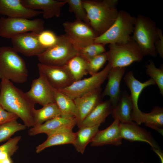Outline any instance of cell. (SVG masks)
<instances>
[{
    "instance_id": "14",
    "label": "cell",
    "mask_w": 163,
    "mask_h": 163,
    "mask_svg": "<svg viewBox=\"0 0 163 163\" xmlns=\"http://www.w3.org/2000/svg\"><path fill=\"white\" fill-rule=\"evenodd\" d=\"M38 34L28 32L12 37L11 38L12 48L17 53L25 56H38L46 50L38 41Z\"/></svg>"
},
{
    "instance_id": "9",
    "label": "cell",
    "mask_w": 163,
    "mask_h": 163,
    "mask_svg": "<svg viewBox=\"0 0 163 163\" xmlns=\"http://www.w3.org/2000/svg\"><path fill=\"white\" fill-rule=\"evenodd\" d=\"M112 68L108 63L103 69L95 74L74 82L68 87L58 90L73 100L95 91L101 88Z\"/></svg>"
},
{
    "instance_id": "5",
    "label": "cell",
    "mask_w": 163,
    "mask_h": 163,
    "mask_svg": "<svg viewBox=\"0 0 163 163\" xmlns=\"http://www.w3.org/2000/svg\"><path fill=\"white\" fill-rule=\"evenodd\" d=\"M80 48L66 34L58 36L56 43L37 56L40 63L46 65L63 66L78 55Z\"/></svg>"
},
{
    "instance_id": "22",
    "label": "cell",
    "mask_w": 163,
    "mask_h": 163,
    "mask_svg": "<svg viewBox=\"0 0 163 163\" xmlns=\"http://www.w3.org/2000/svg\"><path fill=\"white\" fill-rule=\"evenodd\" d=\"M113 109L112 103L109 99L101 101L85 118L78 128L100 125L104 122L106 118L111 114Z\"/></svg>"
},
{
    "instance_id": "1",
    "label": "cell",
    "mask_w": 163,
    "mask_h": 163,
    "mask_svg": "<svg viewBox=\"0 0 163 163\" xmlns=\"http://www.w3.org/2000/svg\"><path fill=\"white\" fill-rule=\"evenodd\" d=\"M0 104L6 110L21 119L26 127L34 126L35 104L25 93L6 79L1 80L0 83Z\"/></svg>"
},
{
    "instance_id": "8",
    "label": "cell",
    "mask_w": 163,
    "mask_h": 163,
    "mask_svg": "<svg viewBox=\"0 0 163 163\" xmlns=\"http://www.w3.org/2000/svg\"><path fill=\"white\" fill-rule=\"evenodd\" d=\"M44 22L40 19L29 20L23 18H0V36L11 38L28 32L39 34L44 30Z\"/></svg>"
},
{
    "instance_id": "16",
    "label": "cell",
    "mask_w": 163,
    "mask_h": 163,
    "mask_svg": "<svg viewBox=\"0 0 163 163\" xmlns=\"http://www.w3.org/2000/svg\"><path fill=\"white\" fill-rule=\"evenodd\" d=\"M76 124L75 117L66 118L59 116L44 123L32 127L28 131L30 136L39 134H46L47 137L57 132L66 129H72Z\"/></svg>"
},
{
    "instance_id": "15",
    "label": "cell",
    "mask_w": 163,
    "mask_h": 163,
    "mask_svg": "<svg viewBox=\"0 0 163 163\" xmlns=\"http://www.w3.org/2000/svg\"><path fill=\"white\" fill-rule=\"evenodd\" d=\"M120 131L122 139L131 142H145L149 145L152 148L160 149L151 133L133 121L120 123Z\"/></svg>"
},
{
    "instance_id": "24",
    "label": "cell",
    "mask_w": 163,
    "mask_h": 163,
    "mask_svg": "<svg viewBox=\"0 0 163 163\" xmlns=\"http://www.w3.org/2000/svg\"><path fill=\"white\" fill-rule=\"evenodd\" d=\"M75 137V133L72 129H66L55 133L47 137L46 141L36 148V152L39 153L45 149L52 146L73 144Z\"/></svg>"
},
{
    "instance_id": "36",
    "label": "cell",
    "mask_w": 163,
    "mask_h": 163,
    "mask_svg": "<svg viewBox=\"0 0 163 163\" xmlns=\"http://www.w3.org/2000/svg\"><path fill=\"white\" fill-rule=\"evenodd\" d=\"M21 139V136H17L10 139L7 142L0 145V153L6 152L11 156H12L18 149V144Z\"/></svg>"
},
{
    "instance_id": "23",
    "label": "cell",
    "mask_w": 163,
    "mask_h": 163,
    "mask_svg": "<svg viewBox=\"0 0 163 163\" xmlns=\"http://www.w3.org/2000/svg\"><path fill=\"white\" fill-rule=\"evenodd\" d=\"M133 105L130 95L126 91L121 94L116 106L113 108L111 114L114 119L121 123L132 121L131 115Z\"/></svg>"
},
{
    "instance_id": "34",
    "label": "cell",
    "mask_w": 163,
    "mask_h": 163,
    "mask_svg": "<svg viewBox=\"0 0 163 163\" xmlns=\"http://www.w3.org/2000/svg\"><path fill=\"white\" fill-rule=\"evenodd\" d=\"M107 61L106 52L91 58L87 62L88 73L91 75L97 73Z\"/></svg>"
},
{
    "instance_id": "10",
    "label": "cell",
    "mask_w": 163,
    "mask_h": 163,
    "mask_svg": "<svg viewBox=\"0 0 163 163\" xmlns=\"http://www.w3.org/2000/svg\"><path fill=\"white\" fill-rule=\"evenodd\" d=\"M63 26L65 34L80 48L94 43L97 37L89 24L78 19L72 22H65Z\"/></svg>"
},
{
    "instance_id": "21",
    "label": "cell",
    "mask_w": 163,
    "mask_h": 163,
    "mask_svg": "<svg viewBox=\"0 0 163 163\" xmlns=\"http://www.w3.org/2000/svg\"><path fill=\"white\" fill-rule=\"evenodd\" d=\"M22 4L29 8L42 10L43 17L48 19L59 17L62 7L67 4L66 0H21Z\"/></svg>"
},
{
    "instance_id": "25",
    "label": "cell",
    "mask_w": 163,
    "mask_h": 163,
    "mask_svg": "<svg viewBox=\"0 0 163 163\" xmlns=\"http://www.w3.org/2000/svg\"><path fill=\"white\" fill-rule=\"evenodd\" d=\"M100 125L91 126H82L79 128L75 133V137L73 144L79 153L83 154L88 144L91 142L99 130Z\"/></svg>"
},
{
    "instance_id": "38",
    "label": "cell",
    "mask_w": 163,
    "mask_h": 163,
    "mask_svg": "<svg viewBox=\"0 0 163 163\" xmlns=\"http://www.w3.org/2000/svg\"><path fill=\"white\" fill-rule=\"evenodd\" d=\"M155 47L157 54L163 58V35L161 30L157 27V36L155 43Z\"/></svg>"
},
{
    "instance_id": "32",
    "label": "cell",
    "mask_w": 163,
    "mask_h": 163,
    "mask_svg": "<svg viewBox=\"0 0 163 163\" xmlns=\"http://www.w3.org/2000/svg\"><path fill=\"white\" fill-rule=\"evenodd\" d=\"M106 52L105 45L94 43L80 48L78 55L87 62L96 56Z\"/></svg>"
},
{
    "instance_id": "26",
    "label": "cell",
    "mask_w": 163,
    "mask_h": 163,
    "mask_svg": "<svg viewBox=\"0 0 163 163\" xmlns=\"http://www.w3.org/2000/svg\"><path fill=\"white\" fill-rule=\"evenodd\" d=\"M54 96L55 102L60 111L61 116L68 118L75 117L76 110L73 100L55 88Z\"/></svg>"
},
{
    "instance_id": "7",
    "label": "cell",
    "mask_w": 163,
    "mask_h": 163,
    "mask_svg": "<svg viewBox=\"0 0 163 163\" xmlns=\"http://www.w3.org/2000/svg\"><path fill=\"white\" fill-rule=\"evenodd\" d=\"M108 47L107 61L112 68H126L134 62H140L144 56L132 37L126 43L110 44Z\"/></svg>"
},
{
    "instance_id": "27",
    "label": "cell",
    "mask_w": 163,
    "mask_h": 163,
    "mask_svg": "<svg viewBox=\"0 0 163 163\" xmlns=\"http://www.w3.org/2000/svg\"><path fill=\"white\" fill-rule=\"evenodd\" d=\"M142 123L163 134V108L156 106L149 113L142 112Z\"/></svg>"
},
{
    "instance_id": "18",
    "label": "cell",
    "mask_w": 163,
    "mask_h": 163,
    "mask_svg": "<svg viewBox=\"0 0 163 163\" xmlns=\"http://www.w3.org/2000/svg\"><path fill=\"white\" fill-rule=\"evenodd\" d=\"M126 70V68H112L108 73L107 82L102 92V97H109L113 108L116 106L120 96V83Z\"/></svg>"
},
{
    "instance_id": "37",
    "label": "cell",
    "mask_w": 163,
    "mask_h": 163,
    "mask_svg": "<svg viewBox=\"0 0 163 163\" xmlns=\"http://www.w3.org/2000/svg\"><path fill=\"white\" fill-rule=\"evenodd\" d=\"M18 118L14 114L6 110L0 104V125Z\"/></svg>"
},
{
    "instance_id": "3",
    "label": "cell",
    "mask_w": 163,
    "mask_h": 163,
    "mask_svg": "<svg viewBox=\"0 0 163 163\" xmlns=\"http://www.w3.org/2000/svg\"><path fill=\"white\" fill-rule=\"evenodd\" d=\"M12 47H0V79L23 83L27 80L28 72L24 60Z\"/></svg>"
},
{
    "instance_id": "11",
    "label": "cell",
    "mask_w": 163,
    "mask_h": 163,
    "mask_svg": "<svg viewBox=\"0 0 163 163\" xmlns=\"http://www.w3.org/2000/svg\"><path fill=\"white\" fill-rule=\"evenodd\" d=\"M124 79L130 92V97L133 105L131 117L132 121L139 125L142 123V113L139 109L138 103L139 97L143 90L146 87L155 85L154 81L150 78L146 81L141 82L134 76L133 72L130 71L124 76Z\"/></svg>"
},
{
    "instance_id": "12",
    "label": "cell",
    "mask_w": 163,
    "mask_h": 163,
    "mask_svg": "<svg viewBox=\"0 0 163 163\" xmlns=\"http://www.w3.org/2000/svg\"><path fill=\"white\" fill-rule=\"evenodd\" d=\"M37 67L39 73L43 74L51 86L56 89L66 88L74 82L66 65L55 66L39 62Z\"/></svg>"
},
{
    "instance_id": "29",
    "label": "cell",
    "mask_w": 163,
    "mask_h": 163,
    "mask_svg": "<svg viewBox=\"0 0 163 163\" xmlns=\"http://www.w3.org/2000/svg\"><path fill=\"white\" fill-rule=\"evenodd\" d=\"M66 65L74 82L82 79L88 73L87 62L79 55L71 59Z\"/></svg>"
},
{
    "instance_id": "2",
    "label": "cell",
    "mask_w": 163,
    "mask_h": 163,
    "mask_svg": "<svg viewBox=\"0 0 163 163\" xmlns=\"http://www.w3.org/2000/svg\"><path fill=\"white\" fill-rule=\"evenodd\" d=\"M118 0H83L89 24L97 36L106 31L113 24L119 11Z\"/></svg>"
},
{
    "instance_id": "4",
    "label": "cell",
    "mask_w": 163,
    "mask_h": 163,
    "mask_svg": "<svg viewBox=\"0 0 163 163\" xmlns=\"http://www.w3.org/2000/svg\"><path fill=\"white\" fill-rule=\"evenodd\" d=\"M136 21V17L127 11L124 10L119 11L113 24L104 33L97 36L94 43L105 45L127 42L131 39Z\"/></svg>"
},
{
    "instance_id": "13",
    "label": "cell",
    "mask_w": 163,
    "mask_h": 163,
    "mask_svg": "<svg viewBox=\"0 0 163 163\" xmlns=\"http://www.w3.org/2000/svg\"><path fill=\"white\" fill-rule=\"evenodd\" d=\"M54 89L45 76L39 73L38 77L33 80L30 88L25 93L34 104L43 106L55 102Z\"/></svg>"
},
{
    "instance_id": "40",
    "label": "cell",
    "mask_w": 163,
    "mask_h": 163,
    "mask_svg": "<svg viewBox=\"0 0 163 163\" xmlns=\"http://www.w3.org/2000/svg\"><path fill=\"white\" fill-rule=\"evenodd\" d=\"M0 163H13L11 157H8L0 161Z\"/></svg>"
},
{
    "instance_id": "39",
    "label": "cell",
    "mask_w": 163,
    "mask_h": 163,
    "mask_svg": "<svg viewBox=\"0 0 163 163\" xmlns=\"http://www.w3.org/2000/svg\"><path fill=\"white\" fill-rule=\"evenodd\" d=\"M153 151L159 157L161 163H163V153L161 149L152 148Z\"/></svg>"
},
{
    "instance_id": "17",
    "label": "cell",
    "mask_w": 163,
    "mask_h": 163,
    "mask_svg": "<svg viewBox=\"0 0 163 163\" xmlns=\"http://www.w3.org/2000/svg\"><path fill=\"white\" fill-rule=\"evenodd\" d=\"M102 89L73 99L76 110L75 118L78 127L87 116L101 101Z\"/></svg>"
},
{
    "instance_id": "33",
    "label": "cell",
    "mask_w": 163,
    "mask_h": 163,
    "mask_svg": "<svg viewBox=\"0 0 163 163\" xmlns=\"http://www.w3.org/2000/svg\"><path fill=\"white\" fill-rule=\"evenodd\" d=\"M70 12L74 14L76 19L89 24L82 0H66Z\"/></svg>"
},
{
    "instance_id": "35",
    "label": "cell",
    "mask_w": 163,
    "mask_h": 163,
    "mask_svg": "<svg viewBox=\"0 0 163 163\" xmlns=\"http://www.w3.org/2000/svg\"><path fill=\"white\" fill-rule=\"evenodd\" d=\"M38 38L41 45L46 50L56 43L58 36L52 30H44L38 34Z\"/></svg>"
},
{
    "instance_id": "41",
    "label": "cell",
    "mask_w": 163,
    "mask_h": 163,
    "mask_svg": "<svg viewBox=\"0 0 163 163\" xmlns=\"http://www.w3.org/2000/svg\"><path fill=\"white\" fill-rule=\"evenodd\" d=\"M140 163H144V162H141Z\"/></svg>"
},
{
    "instance_id": "20",
    "label": "cell",
    "mask_w": 163,
    "mask_h": 163,
    "mask_svg": "<svg viewBox=\"0 0 163 163\" xmlns=\"http://www.w3.org/2000/svg\"><path fill=\"white\" fill-rule=\"evenodd\" d=\"M120 121L114 119L107 128L98 131L91 142V145L98 146L107 145L117 146L121 145L123 139L120 134Z\"/></svg>"
},
{
    "instance_id": "31",
    "label": "cell",
    "mask_w": 163,
    "mask_h": 163,
    "mask_svg": "<svg viewBox=\"0 0 163 163\" xmlns=\"http://www.w3.org/2000/svg\"><path fill=\"white\" fill-rule=\"evenodd\" d=\"M147 74L157 85L160 94L163 95V66L161 65L159 68L156 67L154 61L149 60V63L145 66Z\"/></svg>"
},
{
    "instance_id": "19",
    "label": "cell",
    "mask_w": 163,
    "mask_h": 163,
    "mask_svg": "<svg viewBox=\"0 0 163 163\" xmlns=\"http://www.w3.org/2000/svg\"><path fill=\"white\" fill-rule=\"evenodd\" d=\"M43 13L25 7L21 0H0V14L9 18L28 19Z\"/></svg>"
},
{
    "instance_id": "6",
    "label": "cell",
    "mask_w": 163,
    "mask_h": 163,
    "mask_svg": "<svg viewBox=\"0 0 163 163\" xmlns=\"http://www.w3.org/2000/svg\"><path fill=\"white\" fill-rule=\"evenodd\" d=\"M132 38L144 56H157L155 43L157 36V27L154 21L142 14H138Z\"/></svg>"
},
{
    "instance_id": "30",
    "label": "cell",
    "mask_w": 163,
    "mask_h": 163,
    "mask_svg": "<svg viewBox=\"0 0 163 163\" xmlns=\"http://www.w3.org/2000/svg\"><path fill=\"white\" fill-rule=\"evenodd\" d=\"M26 128L24 125L13 120L0 125V142L9 139L16 132Z\"/></svg>"
},
{
    "instance_id": "28",
    "label": "cell",
    "mask_w": 163,
    "mask_h": 163,
    "mask_svg": "<svg viewBox=\"0 0 163 163\" xmlns=\"http://www.w3.org/2000/svg\"><path fill=\"white\" fill-rule=\"evenodd\" d=\"M60 116V111L55 102L43 106L40 109H35L33 115L34 126Z\"/></svg>"
}]
</instances>
